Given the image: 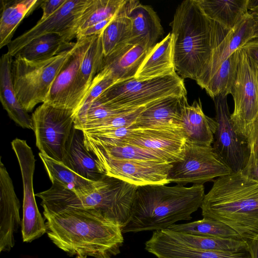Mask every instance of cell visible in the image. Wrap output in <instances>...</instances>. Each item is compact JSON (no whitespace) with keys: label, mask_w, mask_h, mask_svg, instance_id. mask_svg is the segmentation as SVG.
Masks as SVG:
<instances>
[{"label":"cell","mask_w":258,"mask_h":258,"mask_svg":"<svg viewBox=\"0 0 258 258\" xmlns=\"http://www.w3.org/2000/svg\"><path fill=\"white\" fill-rule=\"evenodd\" d=\"M213 99L218 123L213 148L233 173L241 172L250 154L248 143L236 133L232 125L227 96L219 95Z\"/></svg>","instance_id":"obj_12"},{"label":"cell","mask_w":258,"mask_h":258,"mask_svg":"<svg viewBox=\"0 0 258 258\" xmlns=\"http://www.w3.org/2000/svg\"><path fill=\"white\" fill-rule=\"evenodd\" d=\"M31 117L36 145L40 152L62 162L66 144L74 127V112L44 102Z\"/></svg>","instance_id":"obj_8"},{"label":"cell","mask_w":258,"mask_h":258,"mask_svg":"<svg viewBox=\"0 0 258 258\" xmlns=\"http://www.w3.org/2000/svg\"><path fill=\"white\" fill-rule=\"evenodd\" d=\"M12 56L3 54L0 60V100L9 116L24 128L33 130L32 117L24 108L16 94L12 76Z\"/></svg>","instance_id":"obj_25"},{"label":"cell","mask_w":258,"mask_h":258,"mask_svg":"<svg viewBox=\"0 0 258 258\" xmlns=\"http://www.w3.org/2000/svg\"><path fill=\"white\" fill-rule=\"evenodd\" d=\"M46 233L60 249L75 258H112L120 253L121 227L93 210L67 208L43 211Z\"/></svg>","instance_id":"obj_1"},{"label":"cell","mask_w":258,"mask_h":258,"mask_svg":"<svg viewBox=\"0 0 258 258\" xmlns=\"http://www.w3.org/2000/svg\"><path fill=\"white\" fill-rule=\"evenodd\" d=\"M125 0H91L78 24L77 34L102 21L113 17Z\"/></svg>","instance_id":"obj_36"},{"label":"cell","mask_w":258,"mask_h":258,"mask_svg":"<svg viewBox=\"0 0 258 258\" xmlns=\"http://www.w3.org/2000/svg\"><path fill=\"white\" fill-rule=\"evenodd\" d=\"M86 148L95 155L105 175L138 186L170 183L168 175L171 163L114 158L93 148Z\"/></svg>","instance_id":"obj_14"},{"label":"cell","mask_w":258,"mask_h":258,"mask_svg":"<svg viewBox=\"0 0 258 258\" xmlns=\"http://www.w3.org/2000/svg\"><path fill=\"white\" fill-rule=\"evenodd\" d=\"M129 17L132 21V32L127 43H143L149 48L153 47L164 33L156 12L151 6L133 0Z\"/></svg>","instance_id":"obj_24"},{"label":"cell","mask_w":258,"mask_h":258,"mask_svg":"<svg viewBox=\"0 0 258 258\" xmlns=\"http://www.w3.org/2000/svg\"><path fill=\"white\" fill-rule=\"evenodd\" d=\"M73 47L42 61L15 57L12 64L14 87L20 102L28 112L32 111L39 103L46 101L54 81L72 53Z\"/></svg>","instance_id":"obj_6"},{"label":"cell","mask_w":258,"mask_h":258,"mask_svg":"<svg viewBox=\"0 0 258 258\" xmlns=\"http://www.w3.org/2000/svg\"><path fill=\"white\" fill-rule=\"evenodd\" d=\"M42 0H1L0 48L8 46L21 22Z\"/></svg>","instance_id":"obj_27"},{"label":"cell","mask_w":258,"mask_h":258,"mask_svg":"<svg viewBox=\"0 0 258 258\" xmlns=\"http://www.w3.org/2000/svg\"><path fill=\"white\" fill-rule=\"evenodd\" d=\"M232 173L214 151L213 147L186 143L183 157L172 163L168 180L184 185L201 184Z\"/></svg>","instance_id":"obj_10"},{"label":"cell","mask_w":258,"mask_h":258,"mask_svg":"<svg viewBox=\"0 0 258 258\" xmlns=\"http://www.w3.org/2000/svg\"><path fill=\"white\" fill-rule=\"evenodd\" d=\"M133 0H125L112 20L100 34L104 56L130 39L132 21L129 13Z\"/></svg>","instance_id":"obj_32"},{"label":"cell","mask_w":258,"mask_h":258,"mask_svg":"<svg viewBox=\"0 0 258 258\" xmlns=\"http://www.w3.org/2000/svg\"><path fill=\"white\" fill-rule=\"evenodd\" d=\"M0 160V251H9L15 244L14 234L20 225V201L5 165Z\"/></svg>","instance_id":"obj_17"},{"label":"cell","mask_w":258,"mask_h":258,"mask_svg":"<svg viewBox=\"0 0 258 258\" xmlns=\"http://www.w3.org/2000/svg\"><path fill=\"white\" fill-rule=\"evenodd\" d=\"M67 0H42L40 7L43 14L39 20L43 21L56 12L66 2Z\"/></svg>","instance_id":"obj_39"},{"label":"cell","mask_w":258,"mask_h":258,"mask_svg":"<svg viewBox=\"0 0 258 258\" xmlns=\"http://www.w3.org/2000/svg\"><path fill=\"white\" fill-rule=\"evenodd\" d=\"M84 143L86 147L93 148L114 158L171 164L173 163L165 156L155 151L122 141L95 144L84 140Z\"/></svg>","instance_id":"obj_31"},{"label":"cell","mask_w":258,"mask_h":258,"mask_svg":"<svg viewBox=\"0 0 258 258\" xmlns=\"http://www.w3.org/2000/svg\"><path fill=\"white\" fill-rule=\"evenodd\" d=\"M186 95L183 79L175 72L148 79L134 78L118 82L100 96L119 107L137 108L169 96Z\"/></svg>","instance_id":"obj_7"},{"label":"cell","mask_w":258,"mask_h":258,"mask_svg":"<svg viewBox=\"0 0 258 258\" xmlns=\"http://www.w3.org/2000/svg\"><path fill=\"white\" fill-rule=\"evenodd\" d=\"M210 19L228 30L232 29L248 11V0H196Z\"/></svg>","instance_id":"obj_28"},{"label":"cell","mask_w":258,"mask_h":258,"mask_svg":"<svg viewBox=\"0 0 258 258\" xmlns=\"http://www.w3.org/2000/svg\"><path fill=\"white\" fill-rule=\"evenodd\" d=\"M104 57L100 34L93 35L81 62L74 90L72 110L75 115L81 108L94 79L100 72Z\"/></svg>","instance_id":"obj_23"},{"label":"cell","mask_w":258,"mask_h":258,"mask_svg":"<svg viewBox=\"0 0 258 258\" xmlns=\"http://www.w3.org/2000/svg\"><path fill=\"white\" fill-rule=\"evenodd\" d=\"M115 83L107 72L101 70L94 79L82 107L98 98Z\"/></svg>","instance_id":"obj_38"},{"label":"cell","mask_w":258,"mask_h":258,"mask_svg":"<svg viewBox=\"0 0 258 258\" xmlns=\"http://www.w3.org/2000/svg\"><path fill=\"white\" fill-rule=\"evenodd\" d=\"M253 21L250 13L245 14L229 32L225 39L214 49L209 63L202 76L196 81L202 88L221 64L234 52L252 39Z\"/></svg>","instance_id":"obj_19"},{"label":"cell","mask_w":258,"mask_h":258,"mask_svg":"<svg viewBox=\"0 0 258 258\" xmlns=\"http://www.w3.org/2000/svg\"><path fill=\"white\" fill-rule=\"evenodd\" d=\"M213 182L201 206L203 218L225 223L243 239H258V182L242 172Z\"/></svg>","instance_id":"obj_4"},{"label":"cell","mask_w":258,"mask_h":258,"mask_svg":"<svg viewBox=\"0 0 258 258\" xmlns=\"http://www.w3.org/2000/svg\"><path fill=\"white\" fill-rule=\"evenodd\" d=\"M161 230L165 235L172 240L194 248L228 252L247 250V244L244 239L205 237L168 229Z\"/></svg>","instance_id":"obj_33"},{"label":"cell","mask_w":258,"mask_h":258,"mask_svg":"<svg viewBox=\"0 0 258 258\" xmlns=\"http://www.w3.org/2000/svg\"><path fill=\"white\" fill-rule=\"evenodd\" d=\"M217 126L215 118L204 113L200 98L191 105L188 102L185 104L180 119L179 127L186 142L200 146H211Z\"/></svg>","instance_id":"obj_21"},{"label":"cell","mask_w":258,"mask_h":258,"mask_svg":"<svg viewBox=\"0 0 258 258\" xmlns=\"http://www.w3.org/2000/svg\"><path fill=\"white\" fill-rule=\"evenodd\" d=\"M11 145L18 161L23 182V218L21 225L22 238L24 242H31L47 231L33 189L36 159L32 149L25 140L16 138L12 141Z\"/></svg>","instance_id":"obj_11"},{"label":"cell","mask_w":258,"mask_h":258,"mask_svg":"<svg viewBox=\"0 0 258 258\" xmlns=\"http://www.w3.org/2000/svg\"><path fill=\"white\" fill-rule=\"evenodd\" d=\"M145 106L90 123L77 129L86 132H95L131 126Z\"/></svg>","instance_id":"obj_37"},{"label":"cell","mask_w":258,"mask_h":258,"mask_svg":"<svg viewBox=\"0 0 258 258\" xmlns=\"http://www.w3.org/2000/svg\"><path fill=\"white\" fill-rule=\"evenodd\" d=\"M75 44V42L69 41L60 34H46L29 42L14 57L22 58L29 61L44 60L72 48Z\"/></svg>","instance_id":"obj_30"},{"label":"cell","mask_w":258,"mask_h":258,"mask_svg":"<svg viewBox=\"0 0 258 258\" xmlns=\"http://www.w3.org/2000/svg\"><path fill=\"white\" fill-rule=\"evenodd\" d=\"M247 9L252 14H258V0H248Z\"/></svg>","instance_id":"obj_44"},{"label":"cell","mask_w":258,"mask_h":258,"mask_svg":"<svg viewBox=\"0 0 258 258\" xmlns=\"http://www.w3.org/2000/svg\"><path fill=\"white\" fill-rule=\"evenodd\" d=\"M151 48L143 43H125L104 56L101 71L107 72L116 83L133 79Z\"/></svg>","instance_id":"obj_20"},{"label":"cell","mask_w":258,"mask_h":258,"mask_svg":"<svg viewBox=\"0 0 258 258\" xmlns=\"http://www.w3.org/2000/svg\"><path fill=\"white\" fill-rule=\"evenodd\" d=\"M241 48L248 57L258 67V39H252L247 42Z\"/></svg>","instance_id":"obj_41"},{"label":"cell","mask_w":258,"mask_h":258,"mask_svg":"<svg viewBox=\"0 0 258 258\" xmlns=\"http://www.w3.org/2000/svg\"><path fill=\"white\" fill-rule=\"evenodd\" d=\"M251 258H258V239H244Z\"/></svg>","instance_id":"obj_43"},{"label":"cell","mask_w":258,"mask_h":258,"mask_svg":"<svg viewBox=\"0 0 258 258\" xmlns=\"http://www.w3.org/2000/svg\"><path fill=\"white\" fill-rule=\"evenodd\" d=\"M90 1L67 0L52 15L43 21H38L32 28L13 40L7 46V53L14 57L29 42L46 34H58L71 42L76 38L79 21Z\"/></svg>","instance_id":"obj_13"},{"label":"cell","mask_w":258,"mask_h":258,"mask_svg":"<svg viewBox=\"0 0 258 258\" xmlns=\"http://www.w3.org/2000/svg\"><path fill=\"white\" fill-rule=\"evenodd\" d=\"M234 108L230 119L236 133L247 142L258 118V67L241 48L236 78L232 88Z\"/></svg>","instance_id":"obj_9"},{"label":"cell","mask_w":258,"mask_h":258,"mask_svg":"<svg viewBox=\"0 0 258 258\" xmlns=\"http://www.w3.org/2000/svg\"><path fill=\"white\" fill-rule=\"evenodd\" d=\"M203 184L139 186L131 218L123 233L166 229L176 222L189 220L201 208L205 197Z\"/></svg>","instance_id":"obj_3"},{"label":"cell","mask_w":258,"mask_h":258,"mask_svg":"<svg viewBox=\"0 0 258 258\" xmlns=\"http://www.w3.org/2000/svg\"><path fill=\"white\" fill-rule=\"evenodd\" d=\"M167 229L205 237L243 239L235 230L225 223L206 218L187 223L174 224Z\"/></svg>","instance_id":"obj_35"},{"label":"cell","mask_w":258,"mask_h":258,"mask_svg":"<svg viewBox=\"0 0 258 258\" xmlns=\"http://www.w3.org/2000/svg\"><path fill=\"white\" fill-rule=\"evenodd\" d=\"M250 14L253 21V34L252 39H258V14Z\"/></svg>","instance_id":"obj_45"},{"label":"cell","mask_w":258,"mask_h":258,"mask_svg":"<svg viewBox=\"0 0 258 258\" xmlns=\"http://www.w3.org/2000/svg\"><path fill=\"white\" fill-rule=\"evenodd\" d=\"M240 49L221 64L204 87V89L212 99L231 94L237 74Z\"/></svg>","instance_id":"obj_34"},{"label":"cell","mask_w":258,"mask_h":258,"mask_svg":"<svg viewBox=\"0 0 258 258\" xmlns=\"http://www.w3.org/2000/svg\"><path fill=\"white\" fill-rule=\"evenodd\" d=\"M138 186L104 175L88 191L76 194L52 185L35 194L41 199L43 211L56 212L67 208L95 210L122 229L128 222Z\"/></svg>","instance_id":"obj_5"},{"label":"cell","mask_w":258,"mask_h":258,"mask_svg":"<svg viewBox=\"0 0 258 258\" xmlns=\"http://www.w3.org/2000/svg\"><path fill=\"white\" fill-rule=\"evenodd\" d=\"M187 102L186 96H169L158 99L146 105L132 126L180 130V119Z\"/></svg>","instance_id":"obj_18"},{"label":"cell","mask_w":258,"mask_h":258,"mask_svg":"<svg viewBox=\"0 0 258 258\" xmlns=\"http://www.w3.org/2000/svg\"><path fill=\"white\" fill-rule=\"evenodd\" d=\"M92 37L77 38L72 53L57 76L45 102L72 110L73 92L80 67Z\"/></svg>","instance_id":"obj_16"},{"label":"cell","mask_w":258,"mask_h":258,"mask_svg":"<svg viewBox=\"0 0 258 258\" xmlns=\"http://www.w3.org/2000/svg\"><path fill=\"white\" fill-rule=\"evenodd\" d=\"M248 143L250 155L258 160V118L253 125Z\"/></svg>","instance_id":"obj_40"},{"label":"cell","mask_w":258,"mask_h":258,"mask_svg":"<svg viewBox=\"0 0 258 258\" xmlns=\"http://www.w3.org/2000/svg\"><path fill=\"white\" fill-rule=\"evenodd\" d=\"M121 141L155 151L173 162L183 157L186 141L179 129L136 127Z\"/></svg>","instance_id":"obj_15"},{"label":"cell","mask_w":258,"mask_h":258,"mask_svg":"<svg viewBox=\"0 0 258 258\" xmlns=\"http://www.w3.org/2000/svg\"><path fill=\"white\" fill-rule=\"evenodd\" d=\"M175 72L173 37L170 32L150 49L135 78L142 80Z\"/></svg>","instance_id":"obj_26"},{"label":"cell","mask_w":258,"mask_h":258,"mask_svg":"<svg viewBox=\"0 0 258 258\" xmlns=\"http://www.w3.org/2000/svg\"><path fill=\"white\" fill-rule=\"evenodd\" d=\"M241 172L249 178L258 182V160L250 155L246 166Z\"/></svg>","instance_id":"obj_42"},{"label":"cell","mask_w":258,"mask_h":258,"mask_svg":"<svg viewBox=\"0 0 258 258\" xmlns=\"http://www.w3.org/2000/svg\"><path fill=\"white\" fill-rule=\"evenodd\" d=\"M62 162L92 181H98L105 175L95 155L86 149L83 132L74 127L67 143Z\"/></svg>","instance_id":"obj_22"},{"label":"cell","mask_w":258,"mask_h":258,"mask_svg":"<svg viewBox=\"0 0 258 258\" xmlns=\"http://www.w3.org/2000/svg\"><path fill=\"white\" fill-rule=\"evenodd\" d=\"M170 26L175 70L183 79L196 81L230 30L208 18L196 0H185L178 6Z\"/></svg>","instance_id":"obj_2"},{"label":"cell","mask_w":258,"mask_h":258,"mask_svg":"<svg viewBox=\"0 0 258 258\" xmlns=\"http://www.w3.org/2000/svg\"><path fill=\"white\" fill-rule=\"evenodd\" d=\"M38 155L52 185L70 190L76 194L86 192L94 186L97 181H92L82 177L62 162L55 160L40 152Z\"/></svg>","instance_id":"obj_29"}]
</instances>
